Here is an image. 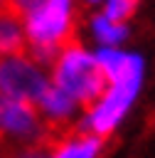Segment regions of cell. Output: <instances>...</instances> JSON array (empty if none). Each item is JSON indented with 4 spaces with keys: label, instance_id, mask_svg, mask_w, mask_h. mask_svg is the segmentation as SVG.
Returning a JSON list of instances; mask_svg holds the SVG:
<instances>
[{
    "label": "cell",
    "instance_id": "8",
    "mask_svg": "<svg viewBox=\"0 0 155 158\" xmlns=\"http://www.w3.org/2000/svg\"><path fill=\"white\" fill-rule=\"evenodd\" d=\"M103 151V138L91 133H74L57 141L44 158H98Z\"/></svg>",
    "mask_w": 155,
    "mask_h": 158
},
{
    "label": "cell",
    "instance_id": "3",
    "mask_svg": "<svg viewBox=\"0 0 155 158\" xmlns=\"http://www.w3.org/2000/svg\"><path fill=\"white\" fill-rule=\"evenodd\" d=\"M138 91H140V81L106 84L103 94L86 106V114L81 118V133H91L98 138H106L108 133H113V128L130 111Z\"/></svg>",
    "mask_w": 155,
    "mask_h": 158
},
{
    "label": "cell",
    "instance_id": "4",
    "mask_svg": "<svg viewBox=\"0 0 155 158\" xmlns=\"http://www.w3.org/2000/svg\"><path fill=\"white\" fill-rule=\"evenodd\" d=\"M47 84L49 77L32 54L20 52L0 57V99H17L34 104V99L42 94Z\"/></svg>",
    "mask_w": 155,
    "mask_h": 158
},
{
    "label": "cell",
    "instance_id": "6",
    "mask_svg": "<svg viewBox=\"0 0 155 158\" xmlns=\"http://www.w3.org/2000/svg\"><path fill=\"white\" fill-rule=\"evenodd\" d=\"M96 59L106 77V84H118V81H140L143 84L145 62L140 54L123 52L121 47H98Z\"/></svg>",
    "mask_w": 155,
    "mask_h": 158
},
{
    "label": "cell",
    "instance_id": "10",
    "mask_svg": "<svg viewBox=\"0 0 155 158\" xmlns=\"http://www.w3.org/2000/svg\"><path fill=\"white\" fill-rule=\"evenodd\" d=\"M91 35H93V40H96L101 47H118V44L125 40L128 30H125V25L113 22V20H108V17L101 12V15H93V17H91Z\"/></svg>",
    "mask_w": 155,
    "mask_h": 158
},
{
    "label": "cell",
    "instance_id": "12",
    "mask_svg": "<svg viewBox=\"0 0 155 158\" xmlns=\"http://www.w3.org/2000/svg\"><path fill=\"white\" fill-rule=\"evenodd\" d=\"M42 2H44V0H7V10H12L15 15L25 17V15H30L32 10H37Z\"/></svg>",
    "mask_w": 155,
    "mask_h": 158
},
{
    "label": "cell",
    "instance_id": "15",
    "mask_svg": "<svg viewBox=\"0 0 155 158\" xmlns=\"http://www.w3.org/2000/svg\"><path fill=\"white\" fill-rule=\"evenodd\" d=\"M84 2H89V5H96V2H106V0H84Z\"/></svg>",
    "mask_w": 155,
    "mask_h": 158
},
{
    "label": "cell",
    "instance_id": "9",
    "mask_svg": "<svg viewBox=\"0 0 155 158\" xmlns=\"http://www.w3.org/2000/svg\"><path fill=\"white\" fill-rule=\"evenodd\" d=\"M25 44H27V37H25L22 17L15 15L12 10H2L0 12V57L20 54Z\"/></svg>",
    "mask_w": 155,
    "mask_h": 158
},
{
    "label": "cell",
    "instance_id": "1",
    "mask_svg": "<svg viewBox=\"0 0 155 158\" xmlns=\"http://www.w3.org/2000/svg\"><path fill=\"white\" fill-rule=\"evenodd\" d=\"M49 81L66 91L79 106L93 104L106 89V77L98 67L96 52H89L76 42H69L57 52L52 59Z\"/></svg>",
    "mask_w": 155,
    "mask_h": 158
},
{
    "label": "cell",
    "instance_id": "13",
    "mask_svg": "<svg viewBox=\"0 0 155 158\" xmlns=\"http://www.w3.org/2000/svg\"><path fill=\"white\" fill-rule=\"evenodd\" d=\"M15 158H44V153L42 151H37V148H32V146H27L25 151H20Z\"/></svg>",
    "mask_w": 155,
    "mask_h": 158
},
{
    "label": "cell",
    "instance_id": "2",
    "mask_svg": "<svg viewBox=\"0 0 155 158\" xmlns=\"http://www.w3.org/2000/svg\"><path fill=\"white\" fill-rule=\"evenodd\" d=\"M74 20H76L74 0H44L37 10L22 17L27 44L39 64L54 59L57 52L71 42Z\"/></svg>",
    "mask_w": 155,
    "mask_h": 158
},
{
    "label": "cell",
    "instance_id": "14",
    "mask_svg": "<svg viewBox=\"0 0 155 158\" xmlns=\"http://www.w3.org/2000/svg\"><path fill=\"white\" fill-rule=\"evenodd\" d=\"M2 10H7V0H0V12Z\"/></svg>",
    "mask_w": 155,
    "mask_h": 158
},
{
    "label": "cell",
    "instance_id": "5",
    "mask_svg": "<svg viewBox=\"0 0 155 158\" xmlns=\"http://www.w3.org/2000/svg\"><path fill=\"white\" fill-rule=\"evenodd\" d=\"M44 133V121L34 104L17 99H0V136L22 141L27 146L39 143Z\"/></svg>",
    "mask_w": 155,
    "mask_h": 158
},
{
    "label": "cell",
    "instance_id": "7",
    "mask_svg": "<svg viewBox=\"0 0 155 158\" xmlns=\"http://www.w3.org/2000/svg\"><path fill=\"white\" fill-rule=\"evenodd\" d=\"M34 109L37 114L42 116L44 123H52V126H62L66 121L74 118V114L79 111V104L66 94L62 91L59 86H54L52 81L42 89V94L34 99Z\"/></svg>",
    "mask_w": 155,
    "mask_h": 158
},
{
    "label": "cell",
    "instance_id": "11",
    "mask_svg": "<svg viewBox=\"0 0 155 158\" xmlns=\"http://www.w3.org/2000/svg\"><path fill=\"white\" fill-rule=\"evenodd\" d=\"M135 7H138V0H106L103 2V15L113 22L125 25V20L135 12Z\"/></svg>",
    "mask_w": 155,
    "mask_h": 158
}]
</instances>
